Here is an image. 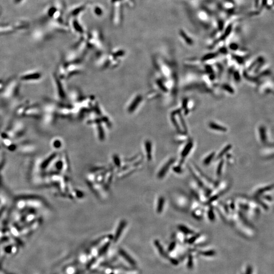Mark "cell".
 <instances>
[{"mask_svg": "<svg viewBox=\"0 0 274 274\" xmlns=\"http://www.w3.org/2000/svg\"><path fill=\"white\" fill-rule=\"evenodd\" d=\"M215 155V152H212L210 153L203 161V164L205 166L209 165Z\"/></svg>", "mask_w": 274, "mask_h": 274, "instance_id": "9", "label": "cell"}, {"mask_svg": "<svg viewBox=\"0 0 274 274\" xmlns=\"http://www.w3.org/2000/svg\"><path fill=\"white\" fill-rule=\"evenodd\" d=\"M126 225V222L124 220L121 221L120 222V223L119 224L118 227V228H117V232H116V238L117 239L119 235H120V234L122 232V231L123 230V229L124 228V227H125Z\"/></svg>", "mask_w": 274, "mask_h": 274, "instance_id": "7", "label": "cell"}, {"mask_svg": "<svg viewBox=\"0 0 274 274\" xmlns=\"http://www.w3.org/2000/svg\"><path fill=\"white\" fill-rule=\"evenodd\" d=\"M170 260L172 262V263H173L174 264H175V265H178V261L177 260L175 259H174V258H171Z\"/></svg>", "mask_w": 274, "mask_h": 274, "instance_id": "23", "label": "cell"}, {"mask_svg": "<svg viewBox=\"0 0 274 274\" xmlns=\"http://www.w3.org/2000/svg\"><path fill=\"white\" fill-rule=\"evenodd\" d=\"M178 228L182 232H183L185 234H195V232H194V231L193 230H191V229H190L189 228H188V227H187L185 225H182V224L179 225L178 226Z\"/></svg>", "mask_w": 274, "mask_h": 274, "instance_id": "4", "label": "cell"}, {"mask_svg": "<svg viewBox=\"0 0 274 274\" xmlns=\"http://www.w3.org/2000/svg\"><path fill=\"white\" fill-rule=\"evenodd\" d=\"M259 133H260V137L261 141L264 143L266 141V134H265V130L263 127H260L259 128Z\"/></svg>", "mask_w": 274, "mask_h": 274, "instance_id": "11", "label": "cell"}, {"mask_svg": "<svg viewBox=\"0 0 274 274\" xmlns=\"http://www.w3.org/2000/svg\"><path fill=\"white\" fill-rule=\"evenodd\" d=\"M224 88L225 89H226V90H227V91H228L229 92H231V91L232 92V89L230 86H227L226 85H225L224 86Z\"/></svg>", "mask_w": 274, "mask_h": 274, "instance_id": "22", "label": "cell"}, {"mask_svg": "<svg viewBox=\"0 0 274 274\" xmlns=\"http://www.w3.org/2000/svg\"><path fill=\"white\" fill-rule=\"evenodd\" d=\"M209 126L211 128L213 129H215L216 130L223 131V132H225L227 130V129L225 127H223L222 125L221 126L220 125H219L218 124H217L214 122L210 123Z\"/></svg>", "mask_w": 274, "mask_h": 274, "instance_id": "5", "label": "cell"}, {"mask_svg": "<svg viewBox=\"0 0 274 274\" xmlns=\"http://www.w3.org/2000/svg\"><path fill=\"white\" fill-rule=\"evenodd\" d=\"M252 267L251 265H248L247 267L245 274H252Z\"/></svg>", "mask_w": 274, "mask_h": 274, "instance_id": "20", "label": "cell"}, {"mask_svg": "<svg viewBox=\"0 0 274 274\" xmlns=\"http://www.w3.org/2000/svg\"><path fill=\"white\" fill-rule=\"evenodd\" d=\"M208 217L210 220L212 221H214L215 220V216L214 213V211L212 209H210V210H209L208 212Z\"/></svg>", "mask_w": 274, "mask_h": 274, "instance_id": "15", "label": "cell"}, {"mask_svg": "<svg viewBox=\"0 0 274 274\" xmlns=\"http://www.w3.org/2000/svg\"><path fill=\"white\" fill-rule=\"evenodd\" d=\"M151 145L149 143H147L146 144V151H147V156H148V159L149 160H150L151 159Z\"/></svg>", "mask_w": 274, "mask_h": 274, "instance_id": "17", "label": "cell"}, {"mask_svg": "<svg viewBox=\"0 0 274 274\" xmlns=\"http://www.w3.org/2000/svg\"><path fill=\"white\" fill-rule=\"evenodd\" d=\"M175 162V160L174 159H171L170 160H169L164 165V166L161 169V171L159 173L158 177L160 178H162L164 177L165 176V175L166 174V173H167L168 170L170 169L171 166Z\"/></svg>", "mask_w": 274, "mask_h": 274, "instance_id": "2", "label": "cell"}, {"mask_svg": "<svg viewBox=\"0 0 274 274\" xmlns=\"http://www.w3.org/2000/svg\"><path fill=\"white\" fill-rule=\"evenodd\" d=\"M223 165H224V161L223 160H221V161L220 162V163H219L218 165L217 170H216V174L218 176H220L222 174Z\"/></svg>", "mask_w": 274, "mask_h": 274, "instance_id": "12", "label": "cell"}, {"mask_svg": "<svg viewBox=\"0 0 274 274\" xmlns=\"http://www.w3.org/2000/svg\"><path fill=\"white\" fill-rule=\"evenodd\" d=\"M114 162H115V164H116L117 166H119L120 165V163H119L120 161H119V159L117 156L114 157Z\"/></svg>", "mask_w": 274, "mask_h": 274, "instance_id": "21", "label": "cell"}, {"mask_svg": "<svg viewBox=\"0 0 274 274\" xmlns=\"http://www.w3.org/2000/svg\"><path fill=\"white\" fill-rule=\"evenodd\" d=\"M3 85L4 84L3 83V82L2 81H0V90H2L3 89Z\"/></svg>", "mask_w": 274, "mask_h": 274, "instance_id": "25", "label": "cell"}, {"mask_svg": "<svg viewBox=\"0 0 274 274\" xmlns=\"http://www.w3.org/2000/svg\"><path fill=\"white\" fill-rule=\"evenodd\" d=\"M264 198L265 199V200L268 201H272V198L270 197V196H265L264 197Z\"/></svg>", "mask_w": 274, "mask_h": 274, "instance_id": "24", "label": "cell"}, {"mask_svg": "<svg viewBox=\"0 0 274 274\" xmlns=\"http://www.w3.org/2000/svg\"><path fill=\"white\" fill-rule=\"evenodd\" d=\"M232 148V145L230 144H228L226 147H225L222 151L218 154V156H217V159H221L225 154H226Z\"/></svg>", "mask_w": 274, "mask_h": 274, "instance_id": "6", "label": "cell"}, {"mask_svg": "<svg viewBox=\"0 0 274 274\" xmlns=\"http://www.w3.org/2000/svg\"><path fill=\"white\" fill-rule=\"evenodd\" d=\"M165 199L163 197H161L159 198L157 208V212L159 213H161L162 212L165 204Z\"/></svg>", "mask_w": 274, "mask_h": 274, "instance_id": "8", "label": "cell"}, {"mask_svg": "<svg viewBox=\"0 0 274 274\" xmlns=\"http://www.w3.org/2000/svg\"><path fill=\"white\" fill-rule=\"evenodd\" d=\"M193 256L191 254H189L188 258V261H187V267L189 269H191L193 267Z\"/></svg>", "mask_w": 274, "mask_h": 274, "instance_id": "14", "label": "cell"}, {"mask_svg": "<svg viewBox=\"0 0 274 274\" xmlns=\"http://www.w3.org/2000/svg\"><path fill=\"white\" fill-rule=\"evenodd\" d=\"M200 237V234L198 233V234H195L192 237H191L188 241V242L189 244H193L194 242H195V241Z\"/></svg>", "mask_w": 274, "mask_h": 274, "instance_id": "16", "label": "cell"}, {"mask_svg": "<svg viewBox=\"0 0 274 274\" xmlns=\"http://www.w3.org/2000/svg\"><path fill=\"white\" fill-rule=\"evenodd\" d=\"M272 188H273V185H272L266 186L265 187H264V188H261L259 189L258 190H257L256 191V195H260V194L265 192L266 191H267L268 190H271V189H272Z\"/></svg>", "mask_w": 274, "mask_h": 274, "instance_id": "10", "label": "cell"}, {"mask_svg": "<svg viewBox=\"0 0 274 274\" xmlns=\"http://www.w3.org/2000/svg\"><path fill=\"white\" fill-rule=\"evenodd\" d=\"M42 77L40 73L38 72H30L24 74L21 76V80L23 81L39 80Z\"/></svg>", "mask_w": 274, "mask_h": 274, "instance_id": "1", "label": "cell"}, {"mask_svg": "<svg viewBox=\"0 0 274 274\" xmlns=\"http://www.w3.org/2000/svg\"><path fill=\"white\" fill-rule=\"evenodd\" d=\"M176 242L174 241V242H172V243H171V244L170 245L169 247L168 250H169V251H170V252L172 251H173V250L175 249V247H176Z\"/></svg>", "mask_w": 274, "mask_h": 274, "instance_id": "18", "label": "cell"}, {"mask_svg": "<svg viewBox=\"0 0 274 274\" xmlns=\"http://www.w3.org/2000/svg\"><path fill=\"white\" fill-rule=\"evenodd\" d=\"M173 170L175 172L177 173H181L182 170L180 166H176L173 168Z\"/></svg>", "mask_w": 274, "mask_h": 274, "instance_id": "19", "label": "cell"}, {"mask_svg": "<svg viewBox=\"0 0 274 274\" xmlns=\"http://www.w3.org/2000/svg\"><path fill=\"white\" fill-rule=\"evenodd\" d=\"M199 253L200 254H202V255H204L205 256H212L214 255L216 253L215 251L214 250H208V251H200Z\"/></svg>", "mask_w": 274, "mask_h": 274, "instance_id": "13", "label": "cell"}, {"mask_svg": "<svg viewBox=\"0 0 274 274\" xmlns=\"http://www.w3.org/2000/svg\"><path fill=\"white\" fill-rule=\"evenodd\" d=\"M193 146V144L192 142H189L186 145L181 152V157L183 159H185L188 155L191 150L192 149Z\"/></svg>", "mask_w": 274, "mask_h": 274, "instance_id": "3", "label": "cell"}]
</instances>
